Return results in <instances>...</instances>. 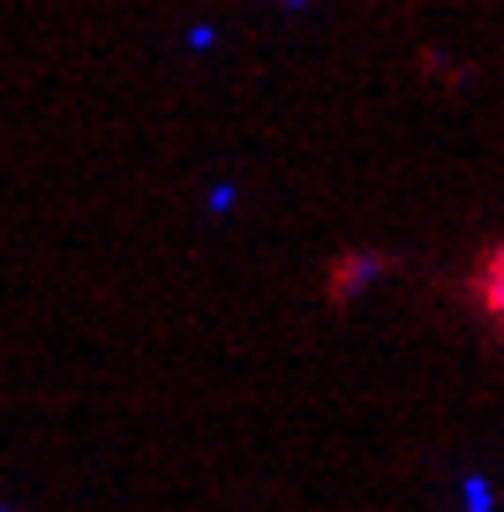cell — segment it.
<instances>
[{
	"instance_id": "cell-1",
	"label": "cell",
	"mask_w": 504,
	"mask_h": 512,
	"mask_svg": "<svg viewBox=\"0 0 504 512\" xmlns=\"http://www.w3.org/2000/svg\"><path fill=\"white\" fill-rule=\"evenodd\" d=\"M467 309L482 317L489 339H504V241H489V249L467 264Z\"/></svg>"
}]
</instances>
